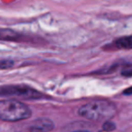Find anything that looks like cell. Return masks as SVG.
I'll use <instances>...</instances> for the list:
<instances>
[{
    "mask_svg": "<svg viewBox=\"0 0 132 132\" xmlns=\"http://www.w3.org/2000/svg\"><path fill=\"white\" fill-rule=\"evenodd\" d=\"M14 64V62L12 61H6V60H2L1 61V69H6V68H10L12 65Z\"/></svg>",
    "mask_w": 132,
    "mask_h": 132,
    "instance_id": "obj_7",
    "label": "cell"
},
{
    "mask_svg": "<svg viewBox=\"0 0 132 132\" xmlns=\"http://www.w3.org/2000/svg\"><path fill=\"white\" fill-rule=\"evenodd\" d=\"M114 44L118 49H132V35L119 37Z\"/></svg>",
    "mask_w": 132,
    "mask_h": 132,
    "instance_id": "obj_5",
    "label": "cell"
},
{
    "mask_svg": "<svg viewBox=\"0 0 132 132\" xmlns=\"http://www.w3.org/2000/svg\"><path fill=\"white\" fill-rule=\"evenodd\" d=\"M2 96H15L24 100H38L44 97L42 93L26 85H8L1 88Z\"/></svg>",
    "mask_w": 132,
    "mask_h": 132,
    "instance_id": "obj_3",
    "label": "cell"
},
{
    "mask_svg": "<svg viewBox=\"0 0 132 132\" xmlns=\"http://www.w3.org/2000/svg\"><path fill=\"white\" fill-rule=\"evenodd\" d=\"M121 74L125 77H132V68L125 69L124 71H122Z\"/></svg>",
    "mask_w": 132,
    "mask_h": 132,
    "instance_id": "obj_8",
    "label": "cell"
},
{
    "mask_svg": "<svg viewBox=\"0 0 132 132\" xmlns=\"http://www.w3.org/2000/svg\"><path fill=\"white\" fill-rule=\"evenodd\" d=\"M116 128V124L112 121L110 120H106L103 124L102 127V129L103 130H106V131H112Z\"/></svg>",
    "mask_w": 132,
    "mask_h": 132,
    "instance_id": "obj_6",
    "label": "cell"
},
{
    "mask_svg": "<svg viewBox=\"0 0 132 132\" xmlns=\"http://www.w3.org/2000/svg\"><path fill=\"white\" fill-rule=\"evenodd\" d=\"M32 115L31 110L24 103L15 100L0 101V119L4 121H19L26 119Z\"/></svg>",
    "mask_w": 132,
    "mask_h": 132,
    "instance_id": "obj_2",
    "label": "cell"
},
{
    "mask_svg": "<svg viewBox=\"0 0 132 132\" xmlns=\"http://www.w3.org/2000/svg\"><path fill=\"white\" fill-rule=\"evenodd\" d=\"M78 114L93 121L109 120L116 114V107L110 101H94L81 106Z\"/></svg>",
    "mask_w": 132,
    "mask_h": 132,
    "instance_id": "obj_1",
    "label": "cell"
},
{
    "mask_svg": "<svg viewBox=\"0 0 132 132\" xmlns=\"http://www.w3.org/2000/svg\"><path fill=\"white\" fill-rule=\"evenodd\" d=\"M54 128L53 121L45 118L35 120L29 128L30 131H50Z\"/></svg>",
    "mask_w": 132,
    "mask_h": 132,
    "instance_id": "obj_4",
    "label": "cell"
},
{
    "mask_svg": "<svg viewBox=\"0 0 132 132\" xmlns=\"http://www.w3.org/2000/svg\"><path fill=\"white\" fill-rule=\"evenodd\" d=\"M123 94L124 95H128V96H129V95H132V86L131 87H128V88H127L126 90L123 92Z\"/></svg>",
    "mask_w": 132,
    "mask_h": 132,
    "instance_id": "obj_9",
    "label": "cell"
}]
</instances>
